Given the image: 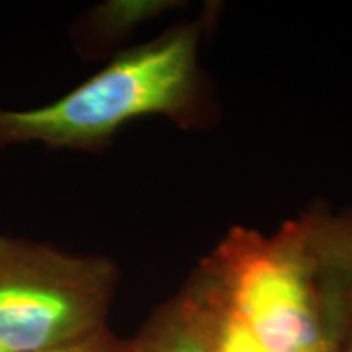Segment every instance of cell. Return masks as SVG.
I'll return each mask as SVG.
<instances>
[{"mask_svg": "<svg viewBox=\"0 0 352 352\" xmlns=\"http://www.w3.org/2000/svg\"><path fill=\"white\" fill-rule=\"evenodd\" d=\"M227 298L214 267L204 259L179 292L144 321L124 352H212Z\"/></svg>", "mask_w": 352, "mask_h": 352, "instance_id": "cell-4", "label": "cell"}, {"mask_svg": "<svg viewBox=\"0 0 352 352\" xmlns=\"http://www.w3.org/2000/svg\"><path fill=\"white\" fill-rule=\"evenodd\" d=\"M118 284L107 256L0 235V344L39 352L107 328Z\"/></svg>", "mask_w": 352, "mask_h": 352, "instance_id": "cell-3", "label": "cell"}, {"mask_svg": "<svg viewBox=\"0 0 352 352\" xmlns=\"http://www.w3.org/2000/svg\"><path fill=\"white\" fill-rule=\"evenodd\" d=\"M346 352H352V340H351V344H349V347H347Z\"/></svg>", "mask_w": 352, "mask_h": 352, "instance_id": "cell-8", "label": "cell"}, {"mask_svg": "<svg viewBox=\"0 0 352 352\" xmlns=\"http://www.w3.org/2000/svg\"><path fill=\"white\" fill-rule=\"evenodd\" d=\"M208 261L267 351L341 352L352 329V210H314L274 235L236 227Z\"/></svg>", "mask_w": 352, "mask_h": 352, "instance_id": "cell-1", "label": "cell"}, {"mask_svg": "<svg viewBox=\"0 0 352 352\" xmlns=\"http://www.w3.org/2000/svg\"><path fill=\"white\" fill-rule=\"evenodd\" d=\"M124 349L126 340H121L107 327L83 340L39 352H124Z\"/></svg>", "mask_w": 352, "mask_h": 352, "instance_id": "cell-6", "label": "cell"}, {"mask_svg": "<svg viewBox=\"0 0 352 352\" xmlns=\"http://www.w3.org/2000/svg\"><path fill=\"white\" fill-rule=\"evenodd\" d=\"M212 352H270L259 341V338L250 329L230 307L223 311L217 334H215Z\"/></svg>", "mask_w": 352, "mask_h": 352, "instance_id": "cell-5", "label": "cell"}, {"mask_svg": "<svg viewBox=\"0 0 352 352\" xmlns=\"http://www.w3.org/2000/svg\"><path fill=\"white\" fill-rule=\"evenodd\" d=\"M0 352H8L7 349H6V347H3L2 344H0Z\"/></svg>", "mask_w": 352, "mask_h": 352, "instance_id": "cell-7", "label": "cell"}, {"mask_svg": "<svg viewBox=\"0 0 352 352\" xmlns=\"http://www.w3.org/2000/svg\"><path fill=\"white\" fill-rule=\"evenodd\" d=\"M199 25L171 30L44 107L0 108V151L25 144L96 151L127 122L166 116L188 122L199 108Z\"/></svg>", "mask_w": 352, "mask_h": 352, "instance_id": "cell-2", "label": "cell"}]
</instances>
